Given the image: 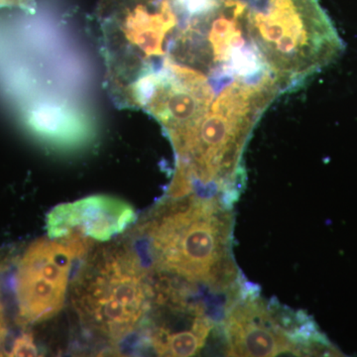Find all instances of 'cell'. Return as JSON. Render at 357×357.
<instances>
[{"instance_id": "6da1fadb", "label": "cell", "mask_w": 357, "mask_h": 357, "mask_svg": "<svg viewBox=\"0 0 357 357\" xmlns=\"http://www.w3.org/2000/svg\"><path fill=\"white\" fill-rule=\"evenodd\" d=\"M159 206L145 227L150 262L163 279L231 295L239 284L232 257L231 206L191 192Z\"/></svg>"}, {"instance_id": "7a4b0ae2", "label": "cell", "mask_w": 357, "mask_h": 357, "mask_svg": "<svg viewBox=\"0 0 357 357\" xmlns=\"http://www.w3.org/2000/svg\"><path fill=\"white\" fill-rule=\"evenodd\" d=\"M147 268L132 248L112 245L91 256L79 272L73 303L86 330L110 344L132 335L153 305Z\"/></svg>"}, {"instance_id": "3957f363", "label": "cell", "mask_w": 357, "mask_h": 357, "mask_svg": "<svg viewBox=\"0 0 357 357\" xmlns=\"http://www.w3.org/2000/svg\"><path fill=\"white\" fill-rule=\"evenodd\" d=\"M230 356H312L314 323L307 314L266 302L241 285L227 301L222 324Z\"/></svg>"}, {"instance_id": "277c9868", "label": "cell", "mask_w": 357, "mask_h": 357, "mask_svg": "<svg viewBox=\"0 0 357 357\" xmlns=\"http://www.w3.org/2000/svg\"><path fill=\"white\" fill-rule=\"evenodd\" d=\"M89 243L88 237L72 232L39 239L26 250L15 277L21 325L41 323L62 310L73 264L83 257Z\"/></svg>"}, {"instance_id": "5b68a950", "label": "cell", "mask_w": 357, "mask_h": 357, "mask_svg": "<svg viewBox=\"0 0 357 357\" xmlns=\"http://www.w3.org/2000/svg\"><path fill=\"white\" fill-rule=\"evenodd\" d=\"M155 291L148 344L160 356H194L206 347L215 321L201 303L191 302L183 286L162 280Z\"/></svg>"}, {"instance_id": "8992f818", "label": "cell", "mask_w": 357, "mask_h": 357, "mask_svg": "<svg viewBox=\"0 0 357 357\" xmlns=\"http://www.w3.org/2000/svg\"><path fill=\"white\" fill-rule=\"evenodd\" d=\"M135 220L132 206L114 197L98 195L55 206L47 217L46 229L50 238L76 232L105 243L122 234Z\"/></svg>"}, {"instance_id": "52a82bcc", "label": "cell", "mask_w": 357, "mask_h": 357, "mask_svg": "<svg viewBox=\"0 0 357 357\" xmlns=\"http://www.w3.org/2000/svg\"><path fill=\"white\" fill-rule=\"evenodd\" d=\"M32 126L42 136L60 144H75L86 137L81 122L57 107H45L33 116Z\"/></svg>"}, {"instance_id": "ba28073f", "label": "cell", "mask_w": 357, "mask_h": 357, "mask_svg": "<svg viewBox=\"0 0 357 357\" xmlns=\"http://www.w3.org/2000/svg\"><path fill=\"white\" fill-rule=\"evenodd\" d=\"M9 356H38L39 351L34 337L30 333H24L16 338Z\"/></svg>"}, {"instance_id": "9c48e42d", "label": "cell", "mask_w": 357, "mask_h": 357, "mask_svg": "<svg viewBox=\"0 0 357 357\" xmlns=\"http://www.w3.org/2000/svg\"><path fill=\"white\" fill-rule=\"evenodd\" d=\"M1 7H16L33 13L35 9V0H0V8Z\"/></svg>"}, {"instance_id": "30bf717a", "label": "cell", "mask_w": 357, "mask_h": 357, "mask_svg": "<svg viewBox=\"0 0 357 357\" xmlns=\"http://www.w3.org/2000/svg\"><path fill=\"white\" fill-rule=\"evenodd\" d=\"M7 335V326L6 321H4L3 314L2 311H0V354H1L2 347H3L4 342Z\"/></svg>"}, {"instance_id": "8fae6325", "label": "cell", "mask_w": 357, "mask_h": 357, "mask_svg": "<svg viewBox=\"0 0 357 357\" xmlns=\"http://www.w3.org/2000/svg\"><path fill=\"white\" fill-rule=\"evenodd\" d=\"M0 311H2V306H1V304H0Z\"/></svg>"}]
</instances>
